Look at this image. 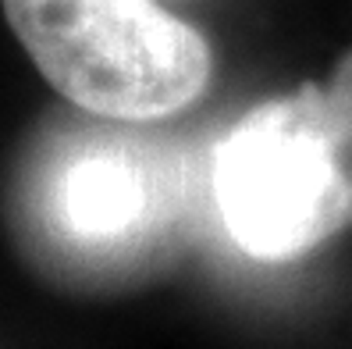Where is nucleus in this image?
<instances>
[{
  "label": "nucleus",
  "mask_w": 352,
  "mask_h": 349,
  "mask_svg": "<svg viewBox=\"0 0 352 349\" xmlns=\"http://www.w3.org/2000/svg\"><path fill=\"white\" fill-rule=\"evenodd\" d=\"M139 125L68 104L36 129L11 182V229L39 275L107 289L171 253L185 171Z\"/></svg>",
  "instance_id": "obj_1"
},
{
  "label": "nucleus",
  "mask_w": 352,
  "mask_h": 349,
  "mask_svg": "<svg viewBox=\"0 0 352 349\" xmlns=\"http://www.w3.org/2000/svg\"><path fill=\"white\" fill-rule=\"evenodd\" d=\"M11 32L68 104L121 121L168 118L210 86L206 39L153 0H0Z\"/></svg>",
  "instance_id": "obj_2"
},
{
  "label": "nucleus",
  "mask_w": 352,
  "mask_h": 349,
  "mask_svg": "<svg viewBox=\"0 0 352 349\" xmlns=\"http://www.w3.org/2000/svg\"><path fill=\"white\" fill-rule=\"evenodd\" d=\"M210 178L228 235L256 260H292L352 224V168L320 86L253 107L221 139Z\"/></svg>",
  "instance_id": "obj_3"
},
{
  "label": "nucleus",
  "mask_w": 352,
  "mask_h": 349,
  "mask_svg": "<svg viewBox=\"0 0 352 349\" xmlns=\"http://www.w3.org/2000/svg\"><path fill=\"white\" fill-rule=\"evenodd\" d=\"M320 100H324L327 125L335 132L338 147L352 168V50L338 61V68H335L327 86H320Z\"/></svg>",
  "instance_id": "obj_4"
}]
</instances>
